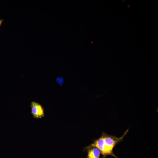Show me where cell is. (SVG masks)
Listing matches in <instances>:
<instances>
[{"label": "cell", "mask_w": 158, "mask_h": 158, "mask_svg": "<svg viewBox=\"0 0 158 158\" xmlns=\"http://www.w3.org/2000/svg\"><path fill=\"white\" fill-rule=\"evenodd\" d=\"M31 114L33 117L40 119L44 116V108L39 103L35 101L32 102L30 103Z\"/></svg>", "instance_id": "cell-2"}, {"label": "cell", "mask_w": 158, "mask_h": 158, "mask_svg": "<svg viewBox=\"0 0 158 158\" xmlns=\"http://www.w3.org/2000/svg\"><path fill=\"white\" fill-rule=\"evenodd\" d=\"M4 19H0V27L3 22L4 21Z\"/></svg>", "instance_id": "cell-6"}, {"label": "cell", "mask_w": 158, "mask_h": 158, "mask_svg": "<svg viewBox=\"0 0 158 158\" xmlns=\"http://www.w3.org/2000/svg\"><path fill=\"white\" fill-rule=\"evenodd\" d=\"M56 82L60 85L62 86L64 80L63 78L61 77L60 78H57L56 79Z\"/></svg>", "instance_id": "cell-5"}, {"label": "cell", "mask_w": 158, "mask_h": 158, "mask_svg": "<svg viewBox=\"0 0 158 158\" xmlns=\"http://www.w3.org/2000/svg\"><path fill=\"white\" fill-rule=\"evenodd\" d=\"M87 158H100V152L97 147H88Z\"/></svg>", "instance_id": "cell-4"}, {"label": "cell", "mask_w": 158, "mask_h": 158, "mask_svg": "<svg viewBox=\"0 0 158 158\" xmlns=\"http://www.w3.org/2000/svg\"><path fill=\"white\" fill-rule=\"evenodd\" d=\"M128 130V129L119 138L116 137L115 136L110 135L104 133H102L101 136L103 138L104 146L108 155H111L115 158H118L113 153V148L117 144L123 140Z\"/></svg>", "instance_id": "cell-1"}, {"label": "cell", "mask_w": 158, "mask_h": 158, "mask_svg": "<svg viewBox=\"0 0 158 158\" xmlns=\"http://www.w3.org/2000/svg\"><path fill=\"white\" fill-rule=\"evenodd\" d=\"M94 147L98 148L103 156L104 158L108 155L106 149L105 147L104 141L102 137L101 136L98 139L96 140L93 143L88 147Z\"/></svg>", "instance_id": "cell-3"}]
</instances>
